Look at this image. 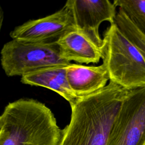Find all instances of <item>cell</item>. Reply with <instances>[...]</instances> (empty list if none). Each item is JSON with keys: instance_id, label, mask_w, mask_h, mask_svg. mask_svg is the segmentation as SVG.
I'll return each mask as SVG.
<instances>
[{"instance_id": "cell-13", "label": "cell", "mask_w": 145, "mask_h": 145, "mask_svg": "<svg viewBox=\"0 0 145 145\" xmlns=\"http://www.w3.org/2000/svg\"><path fill=\"white\" fill-rule=\"evenodd\" d=\"M3 18H4V14H3V11L2 8V7L0 5V32L1 30V28L2 27L3 25Z\"/></svg>"}, {"instance_id": "cell-14", "label": "cell", "mask_w": 145, "mask_h": 145, "mask_svg": "<svg viewBox=\"0 0 145 145\" xmlns=\"http://www.w3.org/2000/svg\"><path fill=\"white\" fill-rule=\"evenodd\" d=\"M144 145H145V144H144Z\"/></svg>"}, {"instance_id": "cell-2", "label": "cell", "mask_w": 145, "mask_h": 145, "mask_svg": "<svg viewBox=\"0 0 145 145\" xmlns=\"http://www.w3.org/2000/svg\"><path fill=\"white\" fill-rule=\"evenodd\" d=\"M61 137L53 113L37 100L10 103L0 116V145H59Z\"/></svg>"}, {"instance_id": "cell-1", "label": "cell", "mask_w": 145, "mask_h": 145, "mask_svg": "<svg viewBox=\"0 0 145 145\" xmlns=\"http://www.w3.org/2000/svg\"><path fill=\"white\" fill-rule=\"evenodd\" d=\"M129 91L110 81L101 89L79 98L71 106L70 121L62 130L59 145H107Z\"/></svg>"}, {"instance_id": "cell-6", "label": "cell", "mask_w": 145, "mask_h": 145, "mask_svg": "<svg viewBox=\"0 0 145 145\" xmlns=\"http://www.w3.org/2000/svg\"><path fill=\"white\" fill-rule=\"evenodd\" d=\"M65 5L70 9L75 27L83 33L103 50L105 42L99 34V27L104 21L114 23L116 6L108 0H69Z\"/></svg>"}, {"instance_id": "cell-7", "label": "cell", "mask_w": 145, "mask_h": 145, "mask_svg": "<svg viewBox=\"0 0 145 145\" xmlns=\"http://www.w3.org/2000/svg\"><path fill=\"white\" fill-rule=\"evenodd\" d=\"M75 27L71 11L65 5L57 12L36 20H31L15 27L11 32L12 40L26 42L55 41L67 31Z\"/></svg>"}, {"instance_id": "cell-5", "label": "cell", "mask_w": 145, "mask_h": 145, "mask_svg": "<svg viewBox=\"0 0 145 145\" xmlns=\"http://www.w3.org/2000/svg\"><path fill=\"white\" fill-rule=\"evenodd\" d=\"M145 144V87L129 90L111 129L107 145Z\"/></svg>"}, {"instance_id": "cell-9", "label": "cell", "mask_w": 145, "mask_h": 145, "mask_svg": "<svg viewBox=\"0 0 145 145\" xmlns=\"http://www.w3.org/2000/svg\"><path fill=\"white\" fill-rule=\"evenodd\" d=\"M66 74L70 87L78 98L101 89L109 80L106 67L103 63L97 66L71 63L66 67Z\"/></svg>"}, {"instance_id": "cell-8", "label": "cell", "mask_w": 145, "mask_h": 145, "mask_svg": "<svg viewBox=\"0 0 145 145\" xmlns=\"http://www.w3.org/2000/svg\"><path fill=\"white\" fill-rule=\"evenodd\" d=\"M54 42L61 58L70 62L97 63L103 58V50L75 27L64 33Z\"/></svg>"}, {"instance_id": "cell-3", "label": "cell", "mask_w": 145, "mask_h": 145, "mask_svg": "<svg viewBox=\"0 0 145 145\" xmlns=\"http://www.w3.org/2000/svg\"><path fill=\"white\" fill-rule=\"evenodd\" d=\"M103 39V63L110 81L127 90L145 87V61L115 23L107 28Z\"/></svg>"}, {"instance_id": "cell-12", "label": "cell", "mask_w": 145, "mask_h": 145, "mask_svg": "<svg viewBox=\"0 0 145 145\" xmlns=\"http://www.w3.org/2000/svg\"><path fill=\"white\" fill-rule=\"evenodd\" d=\"M114 23L138 49L145 61V36L136 28L120 8L116 13Z\"/></svg>"}, {"instance_id": "cell-10", "label": "cell", "mask_w": 145, "mask_h": 145, "mask_svg": "<svg viewBox=\"0 0 145 145\" xmlns=\"http://www.w3.org/2000/svg\"><path fill=\"white\" fill-rule=\"evenodd\" d=\"M66 67L63 65L54 66L36 70L21 76V82L51 89L63 97L72 106L79 98L74 95L69 86Z\"/></svg>"}, {"instance_id": "cell-4", "label": "cell", "mask_w": 145, "mask_h": 145, "mask_svg": "<svg viewBox=\"0 0 145 145\" xmlns=\"http://www.w3.org/2000/svg\"><path fill=\"white\" fill-rule=\"evenodd\" d=\"M1 62L8 76H22L42 68L71 63L61 58L54 41L33 42L16 40H12L3 45Z\"/></svg>"}, {"instance_id": "cell-11", "label": "cell", "mask_w": 145, "mask_h": 145, "mask_svg": "<svg viewBox=\"0 0 145 145\" xmlns=\"http://www.w3.org/2000/svg\"><path fill=\"white\" fill-rule=\"evenodd\" d=\"M113 3L145 36V0H115Z\"/></svg>"}]
</instances>
